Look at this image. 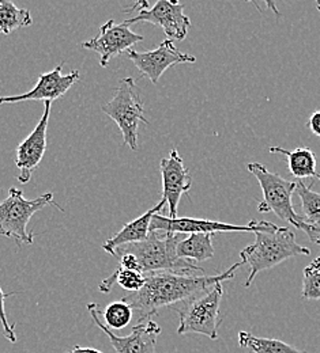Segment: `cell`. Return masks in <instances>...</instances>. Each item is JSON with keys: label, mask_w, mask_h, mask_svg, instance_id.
I'll return each mask as SVG.
<instances>
[{"label": "cell", "mask_w": 320, "mask_h": 353, "mask_svg": "<svg viewBox=\"0 0 320 353\" xmlns=\"http://www.w3.org/2000/svg\"><path fill=\"white\" fill-rule=\"evenodd\" d=\"M241 265L244 264L238 261L216 276L180 274L173 272L146 273L144 285L138 292L126 295L122 301L138 311V322H144L162 307L183 303L199 294L206 292L217 283L230 280Z\"/></svg>", "instance_id": "obj_1"}, {"label": "cell", "mask_w": 320, "mask_h": 353, "mask_svg": "<svg viewBox=\"0 0 320 353\" xmlns=\"http://www.w3.org/2000/svg\"><path fill=\"white\" fill-rule=\"evenodd\" d=\"M180 239V234L150 231L144 241L117 248L113 257H117L123 253L133 254L137 259L143 274L153 272L205 274V269L194 264V261L178 257L176 245Z\"/></svg>", "instance_id": "obj_2"}, {"label": "cell", "mask_w": 320, "mask_h": 353, "mask_svg": "<svg viewBox=\"0 0 320 353\" xmlns=\"http://www.w3.org/2000/svg\"><path fill=\"white\" fill-rule=\"evenodd\" d=\"M247 169L258 179L263 192V201L258 205V211L261 214L274 212L279 221H286L304 231L314 243L320 245V225L308 224L293 208L292 197L296 192L297 182L288 181L269 172L267 168L259 162L248 163Z\"/></svg>", "instance_id": "obj_3"}, {"label": "cell", "mask_w": 320, "mask_h": 353, "mask_svg": "<svg viewBox=\"0 0 320 353\" xmlns=\"http://www.w3.org/2000/svg\"><path fill=\"white\" fill-rule=\"evenodd\" d=\"M308 248L296 242V235L286 227H276L273 231L255 232V242L240 253L243 264L250 265V274L244 287H251L258 273L272 269L288 259L310 256Z\"/></svg>", "instance_id": "obj_4"}, {"label": "cell", "mask_w": 320, "mask_h": 353, "mask_svg": "<svg viewBox=\"0 0 320 353\" xmlns=\"http://www.w3.org/2000/svg\"><path fill=\"white\" fill-rule=\"evenodd\" d=\"M224 295L223 283H217L210 290L183 302L176 307L179 314V334H203L210 340L218 339V326L221 323L220 306Z\"/></svg>", "instance_id": "obj_5"}, {"label": "cell", "mask_w": 320, "mask_h": 353, "mask_svg": "<svg viewBox=\"0 0 320 353\" xmlns=\"http://www.w3.org/2000/svg\"><path fill=\"white\" fill-rule=\"evenodd\" d=\"M101 110L111 117L123 133L124 144L133 151L138 150V128L140 123L149 125L144 117V108L137 83L133 78L120 79L113 98L102 105Z\"/></svg>", "instance_id": "obj_6"}, {"label": "cell", "mask_w": 320, "mask_h": 353, "mask_svg": "<svg viewBox=\"0 0 320 353\" xmlns=\"http://www.w3.org/2000/svg\"><path fill=\"white\" fill-rule=\"evenodd\" d=\"M49 204H53L50 192L35 200H26L21 189L10 188L7 199L0 203V235L14 239L19 245H32L35 234L28 232V224L36 212Z\"/></svg>", "instance_id": "obj_7"}, {"label": "cell", "mask_w": 320, "mask_h": 353, "mask_svg": "<svg viewBox=\"0 0 320 353\" xmlns=\"http://www.w3.org/2000/svg\"><path fill=\"white\" fill-rule=\"evenodd\" d=\"M137 10L138 15L124 21L129 26L138 22H149L160 26L169 40L183 41L191 28V19L184 14V4L178 1L158 0L153 7L147 1H138L131 8L124 12H131Z\"/></svg>", "instance_id": "obj_8"}, {"label": "cell", "mask_w": 320, "mask_h": 353, "mask_svg": "<svg viewBox=\"0 0 320 353\" xmlns=\"http://www.w3.org/2000/svg\"><path fill=\"white\" fill-rule=\"evenodd\" d=\"M278 225L270 221H250L245 225L228 224L223 221L194 219V218H175L154 215L150 223V231H162L169 234H217V232H258L273 231Z\"/></svg>", "instance_id": "obj_9"}, {"label": "cell", "mask_w": 320, "mask_h": 353, "mask_svg": "<svg viewBox=\"0 0 320 353\" xmlns=\"http://www.w3.org/2000/svg\"><path fill=\"white\" fill-rule=\"evenodd\" d=\"M127 57L134 63L142 75L150 79L153 85H157L162 74L175 64L195 63L196 57L180 52L172 40H164L157 49L138 52L130 49L126 52Z\"/></svg>", "instance_id": "obj_10"}, {"label": "cell", "mask_w": 320, "mask_h": 353, "mask_svg": "<svg viewBox=\"0 0 320 353\" xmlns=\"http://www.w3.org/2000/svg\"><path fill=\"white\" fill-rule=\"evenodd\" d=\"M140 41H143V36L134 33L126 22L117 25L113 19H109L100 28V33L82 46L95 52L100 56L101 67L105 68L113 57L130 50Z\"/></svg>", "instance_id": "obj_11"}, {"label": "cell", "mask_w": 320, "mask_h": 353, "mask_svg": "<svg viewBox=\"0 0 320 353\" xmlns=\"http://www.w3.org/2000/svg\"><path fill=\"white\" fill-rule=\"evenodd\" d=\"M88 310L94 323L108 336L116 353H156L157 337L161 334V327L156 321L147 319L146 322H138L131 334L119 337L101 322L98 318L100 307L95 303L88 305Z\"/></svg>", "instance_id": "obj_12"}, {"label": "cell", "mask_w": 320, "mask_h": 353, "mask_svg": "<svg viewBox=\"0 0 320 353\" xmlns=\"http://www.w3.org/2000/svg\"><path fill=\"white\" fill-rule=\"evenodd\" d=\"M46 110L32 133L19 143L15 155V166L19 170V176H17L18 182L22 185L28 183L32 178L33 172L41 163L46 151V133H48V123L50 116L52 102H44Z\"/></svg>", "instance_id": "obj_13"}, {"label": "cell", "mask_w": 320, "mask_h": 353, "mask_svg": "<svg viewBox=\"0 0 320 353\" xmlns=\"http://www.w3.org/2000/svg\"><path fill=\"white\" fill-rule=\"evenodd\" d=\"M63 61L59 63L52 71L41 74L39 77V82L30 91L21 95L11 97H0V105L6 103H18L26 101H44L52 102L63 97L70 88L79 81V71L74 70L70 74H62Z\"/></svg>", "instance_id": "obj_14"}, {"label": "cell", "mask_w": 320, "mask_h": 353, "mask_svg": "<svg viewBox=\"0 0 320 353\" xmlns=\"http://www.w3.org/2000/svg\"><path fill=\"white\" fill-rule=\"evenodd\" d=\"M162 176V199L169 208L168 218H178V208L182 196L188 193L192 186V178L189 170L185 168L182 157L176 150H172L168 158L161 161Z\"/></svg>", "instance_id": "obj_15"}, {"label": "cell", "mask_w": 320, "mask_h": 353, "mask_svg": "<svg viewBox=\"0 0 320 353\" xmlns=\"http://www.w3.org/2000/svg\"><path fill=\"white\" fill-rule=\"evenodd\" d=\"M165 205H167V201L162 199L157 205H154L153 208L146 211L135 221L127 223L117 234H115L111 239H108L102 245V249L106 253H109L111 256H115V252L117 248L144 241L150 234V223H151L153 216L160 214Z\"/></svg>", "instance_id": "obj_16"}, {"label": "cell", "mask_w": 320, "mask_h": 353, "mask_svg": "<svg viewBox=\"0 0 320 353\" xmlns=\"http://www.w3.org/2000/svg\"><path fill=\"white\" fill-rule=\"evenodd\" d=\"M269 151L270 154L283 155L288 161L289 172L299 181H304L305 178L320 179V174L317 170V157L311 148L299 147L294 150H286L282 147H270Z\"/></svg>", "instance_id": "obj_17"}, {"label": "cell", "mask_w": 320, "mask_h": 353, "mask_svg": "<svg viewBox=\"0 0 320 353\" xmlns=\"http://www.w3.org/2000/svg\"><path fill=\"white\" fill-rule=\"evenodd\" d=\"M216 234H188L176 245V254L183 260L207 261L214 256L213 238Z\"/></svg>", "instance_id": "obj_18"}, {"label": "cell", "mask_w": 320, "mask_h": 353, "mask_svg": "<svg viewBox=\"0 0 320 353\" xmlns=\"http://www.w3.org/2000/svg\"><path fill=\"white\" fill-rule=\"evenodd\" d=\"M32 23L33 18L29 10L19 8L8 0H0V34L8 36Z\"/></svg>", "instance_id": "obj_19"}, {"label": "cell", "mask_w": 320, "mask_h": 353, "mask_svg": "<svg viewBox=\"0 0 320 353\" xmlns=\"http://www.w3.org/2000/svg\"><path fill=\"white\" fill-rule=\"evenodd\" d=\"M238 345L250 350V353H305L281 340L256 337L248 332L238 333Z\"/></svg>", "instance_id": "obj_20"}, {"label": "cell", "mask_w": 320, "mask_h": 353, "mask_svg": "<svg viewBox=\"0 0 320 353\" xmlns=\"http://www.w3.org/2000/svg\"><path fill=\"white\" fill-rule=\"evenodd\" d=\"M119 284L123 290L129 291V292H138L143 285H144V274L139 273L135 270H127V269H122L117 268L108 279H105L101 284H100V291L104 294H109L113 284Z\"/></svg>", "instance_id": "obj_21"}, {"label": "cell", "mask_w": 320, "mask_h": 353, "mask_svg": "<svg viewBox=\"0 0 320 353\" xmlns=\"http://www.w3.org/2000/svg\"><path fill=\"white\" fill-rule=\"evenodd\" d=\"M312 185H305L304 181H297L296 193L301 200L303 219L308 224L320 225V193L312 190Z\"/></svg>", "instance_id": "obj_22"}, {"label": "cell", "mask_w": 320, "mask_h": 353, "mask_svg": "<svg viewBox=\"0 0 320 353\" xmlns=\"http://www.w3.org/2000/svg\"><path fill=\"white\" fill-rule=\"evenodd\" d=\"M100 314L102 315L104 321H105V326L111 330H119V329H124L126 326L130 325V322L133 321V315H134V310L131 309L130 305H127L126 302L116 301L109 303L105 309L100 310Z\"/></svg>", "instance_id": "obj_23"}, {"label": "cell", "mask_w": 320, "mask_h": 353, "mask_svg": "<svg viewBox=\"0 0 320 353\" xmlns=\"http://www.w3.org/2000/svg\"><path fill=\"white\" fill-rule=\"evenodd\" d=\"M301 295L307 301H320V256L304 268Z\"/></svg>", "instance_id": "obj_24"}, {"label": "cell", "mask_w": 320, "mask_h": 353, "mask_svg": "<svg viewBox=\"0 0 320 353\" xmlns=\"http://www.w3.org/2000/svg\"><path fill=\"white\" fill-rule=\"evenodd\" d=\"M15 292H10V294H4L0 288V323H1V327H3V332H4V336L6 339L11 343V344H15L17 343V334H15V323L10 325L8 319H7V315H6V309H4V301L7 298H10L11 295H14Z\"/></svg>", "instance_id": "obj_25"}, {"label": "cell", "mask_w": 320, "mask_h": 353, "mask_svg": "<svg viewBox=\"0 0 320 353\" xmlns=\"http://www.w3.org/2000/svg\"><path fill=\"white\" fill-rule=\"evenodd\" d=\"M307 128L315 136L320 137V110H317L315 113L311 114V117L307 123Z\"/></svg>", "instance_id": "obj_26"}, {"label": "cell", "mask_w": 320, "mask_h": 353, "mask_svg": "<svg viewBox=\"0 0 320 353\" xmlns=\"http://www.w3.org/2000/svg\"><path fill=\"white\" fill-rule=\"evenodd\" d=\"M68 353H104L101 352V351H98V350H95V348H84V347H79V345H75L74 348H73V351Z\"/></svg>", "instance_id": "obj_27"}, {"label": "cell", "mask_w": 320, "mask_h": 353, "mask_svg": "<svg viewBox=\"0 0 320 353\" xmlns=\"http://www.w3.org/2000/svg\"><path fill=\"white\" fill-rule=\"evenodd\" d=\"M318 8L320 10V3H318Z\"/></svg>", "instance_id": "obj_28"}]
</instances>
